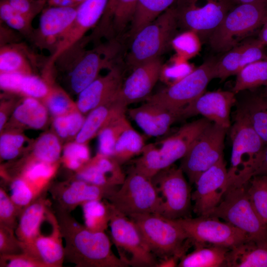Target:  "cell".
<instances>
[{"instance_id":"cell-1","label":"cell","mask_w":267,"mask_h":267,"mask_svg":"<svg viewBox=\"0 0 267 267\" xmlns=\"http://www.w3.org/2000/svg\"><path fill=\"white\" fill-rule=\"evenodd\" d=\"M65 242V260L76 267H127L112 251L110 238L78 222L69 212L56 209L55 214Z\"/></svg>"},{"instance_id":"cell-2","label":"cell","mask_w":267,"mask_h":267,"mask_svg":"<svg viewBox=\"0 0 267 267\" xmlns=\"http://www.w3.org/2000/svg\"><path fill=\"white\" fill-rule=\"evenodd\" d=\"M267 18V2L237 4L227 13L208 41L214 51L225 52L259 32Z\"/></svg>"},{"instance_id":"cell-3","label":"cell","mask_w":267,"mask_h":267,"mask_svg":"<svg viewBox=\"0 0 267 267\" xmlns=\"http://www.w3.org/2000/svg\"><path fill=\"white\" fill-rule=\"evenodd\" d=\"M179 29L173 5L133 38L126 55L127 65L133 69L144 62L159 58L171 47Z\"/></svg>"},{"instance_id":"cell-4","label":"cell","mask_w":267,"mask_h":267,"mask_svg":"<svg viewBox=\"0 0 267 267\" xmlns=\"http://www.w3.org/2000/svg\"><path fill=\"white\" fill-rule=\"evenodd\" d=\"M230 130L232 148L227 188L247 183L254 163L266 145L248 120L237 111Z\"/></svg>"},{"instance_id":"cell-5","label":"cell","mask_w":267,"mask_h":267,"mask_svg":"<svg viewBox=\"0 0 267 267\" xmlns=\"http://www.w3.org/2000/svg\"><path fill=\"white\" fill-rule=\"evenodd\" d=\"M129 217L138 227L151 252L160 260L178 253L186 254L192 246L174 220L155 213L135 214Z\"/></svg>"},{"instance_id":"cell-6","label":"cell","mask_w":267,"mask_h":267,"mask_svg":"<svg viewBox=\"0 0 267 267\" xmlns=\"http://www.w3.org/2000/svg\"><path fill=\"white\" fill-rule=\"evenodd\" d=\"M206 216L221 219L245 232L251 240L267 244V224L255 210L246 184L228 187L219 204Z\"/></svg>"},{"instance_id":"cell-7","label":"cell","mask_w":267,"mask_h":267,"mask_svg":"<svg viewBox=\"0 0 267 267\" xmlns=\"http://www.w3.org/2000/svg\"><path fill=\"white\" fill-rule=\"evenodd\" d=\"M237 4L234 0H177L173 6L179 29L196 32L204 42Z\"/></svg>"},{"instance_id":"cell-8","label":"cell","mask_w":267,"mask_h":267,"mask_svg":"<svg viewBox=\"0 0 267 267\" xmlns=\"http://www.w3.org/2000/svg\"><path fill=\"white\" fill-rule=\"evenodd\" d=\"M106 199L116 210L128 217L162 213V199L151 179L132 169L120 187Z\"/></svg>"},{"instance_id":"cell-9","label":"cell","mask_w":267,"mask_h":267,"mask_svg":"<svg viewBox=\"0 0 267 267\" xmlns=\"http://www.w3.org/2000/svg\"><path fill=\"white\" fill-rule=\"evenodd\" d=\"M111 206L109 223L110 236L120 259L128 267H157L158 261L147 245L136 224L129 217Z\"/></svg>"},{"instance_id":"cell-10","label":"cell","mask_w":267,"mask_h":267,"mask_svg":"<svg viewBox=\"0 0 267 267\" xmlns=\"http://www.w3.org/2000/svg\"><path fill=\"white\" fill-rule=\"evenodd\" d=\"M194 248L215 245L232 249L250 239L243 231L230 223L211 216H197L174 220Z\"/></svg>"},{"instance_id":"cell-11","label":"cell","mask_w":267,"mask_h":267,"mask_svg":"<svg viewBox=\"0 0 267 267\" xmlns=\"http://www.w3.org/2000/svg\"><path fill=\"white\" fill-rule=\"evenodd\" d=\"M216 61L215 58L206 60L182 79L149 95L145 101L170 110H181L203 93L210 81L215 79Z\"/></svg>"},{"instance_id":"cell-12","label":"cell","mask_w":267,"mask_h":267,"mask_svg":"<svg viewBox=\"0 0 267 267\" xmlns=\"http://www.w3.org/2000/svg\"><path fill=\"white\" fill-rule=\"evenodd\" d=\"M227 129L211 123L193 142L182 158L179 167L190 184H194L205 171L223 157Z\"/></svg>"},{"instance_id":"cell-13","label":"cell","mask_w":267,"mask_h":267,"mask_svg":"<svg viewBox=\"0 0 267 267\" xmlns=\"http://www.w3.org/2000/svg\"><path fill=\"white\" fill-rule=\"evenodd\" d=\"M184 173L174 164L156 174L151 180L162 201L161 215L177 220L190 217L192 192Z\"/></svg>"},{"instance_id":"cell-14","label":"cell","mask_w":267,"mask_h":267,"mask_svg":"<svg viewBox=\"0 0 267 267\" xmlns=\"http://www.w3.org/2000/svg\"><path fill=\"white\" fill-rule=\"evenodd\" d=\"M78 49L72 62L70 82L72 89L79 93L98 78L102 69H110L116 65L121 44L117 39H111L89 50Z\"/></svg>"},{"instance_id":"cell-15","label":"cell","mask_w":267,"mask_h":267,"mask_svg":"<svg viewBox=\"0 0 267 267\" xmlns=\"http://www.w3.org/2000/svg\"><path fill=\"white\" fill-rule=\"evenodd\" d=\"M108 1L84 0L77 7L74 20L51 53L47 61V67H51L61 56L78 44L89 30L97 25Z\"/></svg>"},{"instance_id":"cell-16","label":"cell","mask_w":267,"mask_h":267,"mask_svg":"<svg viewBox=\"0 0 267 267\" xmlns=\"http://www.w3.org/2000/svg\"><path fill=\"white\" fill-rule=\"evenodd\" d=\"M227 179L223 157L198 177L191 196L192 210L197 216H207L219 204L226 190Z\"/></svg>"},{"instance_id":"cell-17","label":"cell","mask_w":267,"mask_h":267,"mask_svg":"<svg viewBox=\"0 0 267 267\" xmlns=\"http://www.w3.org/2000/svg\"><path fill=\"white\" fill-rule=\"evenodd\" d=\"M211 123L204 117L187 123L161 141L160 146L157 147L154 154L160 171L174 165L183 158L197 137Z\"/></svg>"},{"instance_id":"cell-18","label":"cell","mask_w":267,"mask_h":267,"mask_svg":"<svg viewBox=\"0 0 267 267\" xmlns=\"http://www.w3.org/2000/svg\"><path fill=\"white\" fill-rule=\"evenodd\" d=\"M163 62L157 58L138 65L123 81L114 99L127 107L129 105L146 99L149 95L160 76Z\"/></svg>"},{"instance_id":"cell-19","label":"cell","mask_w":267,"mask_h":267,"mask_svg":"<svg viewBox=\"0 0 267 267\" xmlns=\"http://www.w3.org/2000/svg\"><path fill=\"white\" fill-rule=\"evenodd\" d=\"M235 94L228 90L205 91L182 108L181 119L201 115L228 130L231 127L230 111L236 101Z\"/></svg>"},{"instance_id":"cell-20","label":"cell","mask_w":267,"mask_h":267,"mask_svg":"<svg viewBox=\"0 0 267 267\" xmlns=\"http://www.w3.org/2000/svg\"><path fill=\"white\" fill-rule=\"evenodd\" d=\"M77 7L49 6L44 9L32 35L37 46L52 53L74 21Z\"/></svg>"},{"instance_id":"cell-21","label":"cell","mask_w":267,"mask_h":267,"mask_svg":"<svg viewBox=\"0 0 267 267\" xmlns=\"http://www.w3.org/2000/svg\"><path fill=\"white\" fill-rule=\"evenodd\" d=\"M118 187L98 185L75 178L49 189L56 203V209L70 213L87 202L106 199Z\"/></svg>"},{"instance_id":"cell-22","label":"cell","mask_w":267,"mask_h":267,"mask_svg":"<svg viewBox=\"0 0 267 267\" xmlns=\"http://www.w3.org/2000/svg\"><path fill=\"white\" fill-rule=\"evenodd\" d=\"M46 218L52 227L51 234L44 235L40 233L29 242H21L23 252L36 258L46 267H61L65 261V250L58 222L50 209Z\"/></svg>"},{"instance_id":"cell-23","label":"cell","mask_w":267,"mask_h":267,"mask_svg":"<svg viewBox=\"0 0 267 267\" xmlns=\"http://www.w3.org/2000/svg\"><path fill=\"white\" fill-rule=\"evenodd\" d=\"M123 79V70L116 65L107 74L98 77L79 93L77 102L79 110L86 113L112 100Z\"/></svg>"},{"instance_id":"cell-24","label":"cell","mask_w":267,"mask_h":267,"mask_svg":"<svg viewBox=\"0 0 267 267\" xmlns=\"http://www.w3.org/2000/svg\"><path fill=\"white\" fill-rule=\"evenodd\" d=\"M181 110H170L146 101L139 106L130 109L128 114L147 135L159 136L166 133L175 122L181 119Z\"/></svg>"},{"instance_id":"cell-25","label":"cell","mask_w":267,"mask_h":267,"mask_svg":"<svg viewBox=\"0 0 267 267\" xmlns=\"http://www.w3.org/2000/svg\"><path fill=\"white\" fill-rule=\"evenodd\" d=\"M126 177L121 165L114 158L98 153L78 170L76 179L100 186L118 187Z\"/></svg>"},{"instance_id":"cell-26","label":"cell","mask_w":267,"mask_h":267,"mask_svg":"<svg viewBox=\"0 0 267 267\" xmlns=\"http://www.w3.org/2000/svg\"><path fill=\"white\" fill-rule=\"evenodd\" d=\"M138 0H108L104 13L97 25L94 38L115 39L133 19Z\"/></svg>"},{"instance_id":"cell-27","label":"cell","mask_w":267,"mask_h":267,"mask_svg":"<svg viewBox=\"0 0 267 267\" xmlns=\"http://www.w3.org/2000/svg\"><path fill=\"white\" fill-rule=\"evenodd\" d=\"M43 194L24 208L18 219L15 233L23 243L31 241L41 233V225L46 218L49 209V201Z\"/></svg>"},{"instance_id":"cell-28","label":"cell","mask_w":267,"mask_h":267,"mask_svg":"<svg viewBox=\"0 0 267 267\" xmlns=\"http://www.w3.org/2000/svg\"><path fill=\"white\" fill-rule=\"evenodd\" d=\"M225 267H267V244L248 239L230 249Z\"/></svg>"},{"instance_id":"cell-29","label":"cell","mask_w":267,"mask_h":267,"mask_svg":"<svg viewBox=\"0 0 267 267\" xmlns=\"http://www.w3.org/2000/svg\"><path fill=\"white\" fill-rule=\"evenodd\" d=\"M126 111L127 107L113 99L95 108L84 121L76 136L77 142H86L100 131L114 115Z\"/></svg>"},{"instance_id":"cell-30","label":"cell","mask_w":267,"mask_h":267,"mask_svg":"<svg viewBox=\"0 0 267 267\" xmlns=\"http://www.w3.org/2000/svg\"><path fill=\"white\" fill-rule=\"evenodd\" d=\"M243 115L267 145V97L256 95L244 100L236 110Z\"/></svg>"},{"instance_id":"cell-31","label":"cell","mask_w":267,"mask_h":267,"mask_svg":"<svg viewBox=\"0 0 267 267\" xmlns=\"http://www.w3.org/2000/svg\"><path fill=\"white\" fill-rule=\"evenodd\" d=\"M230 249L219 246L206 245L194 248L180 259L178 267H225Z\"/></svg>"},{"instance_id":"cell-32","label":"cell","mask_w":267,"mask_h":267,"mask_svg":"<svg viewBox=\"0 0 267 267\" xmlns=\"http://www.w3.org/2000/svg\"><path fill=\"white\" fill-rule=\"evenodd\" d=\"M177 0H138L131 23L129 36L133 38L139 30L171 7Z\"/></svg>"},{"instance_id":"cell-33","label":"cell","mask_w":267,"mask_h":267,"mask_svg":"<svg viewBox=\"0 0 267 267\" xmlns=\"http://www.w3.org/2000/svg\"><path fill=\"white\" fill-rule=\"evenodd\" d=\"M145 145L143 136L130 124L118 138L112 157L122 165L140 155Z\"/></svg>"},{"instance_id":"cell-34","label":"cell","mask_w":267,"mask_h":267,"mask_svg":"<svg viewBox=\"0 0 267 267\" xmlns=\"http://www.w3.org/2000/svg\"><path fill=\"white\" fill-rule=\"evenodd\" d=\"M57 165L33 160L24 168L20 176L36 190L39 195L45 193L51 178L53 177Z\"/></svg>"},{"instance_id":"cell-35","label":"cell","mask_w":267,"mask_h":267,"mask_svg":"<svg viewBox=\"0 0 267 267\" xmlns=\"http://www.w3.org/2000/svg\"><path fill=\"white\" fill-rule=\"evenodd\" d=\"M105 199L91 200L81 205L84 225L91 231L105 232L109 226L112 206Z\"/></svg>"},{"instance_id":"cell-36","label":"cell","mask_w":267,"mask_h":267,"mask_svg":"<svg viewBox=\"0 0 267 267\" xmlns=\"http://www.w3.org/2000/svg\"><path fill=\"white\" fill-rule=\"evenodd\" d=\"M267 84V57L249 64L237 74L232 91H240L266 86Z\"/></svg>"},{"instance_id":"cell-37","label":"cell","mask_w":267,"mask_h":267,"mask_svg":"<svg viewBox=\"0 0 267 267\" xmlns=\"http://www.w3.org/2000/svg\"><path fill=\"white\" fill-rule=\"evenodd\" d=\"M130 124L126 116V112L114 115L99 132V153L113 156L118 138Z\"/></svg>"},{"instance_id":"cell-38","label":"cell","mask_w":267,"mask_h":267,"mask_svg":"<svg viewBox=\"0 0 267 267\" xmlns=\"http://www.w3.org/2000/svg\"><path fill=\"white\" fill-rule=\"evenodd\" d=\"M18 45L4 44L0 48V73L31 74V67L26 54Z\"/></svg>"},{"instance_id":"cell-39","label":"cell","mask_w":267,"mask_h":267,"mask_svg":"<svg viewBox=\"0 0 267 267\" xmlns=\"http://www.w3.org/2000/svg\"><path fill=\"white\" fill-rule=\"evenodd\" d=\"M15 118L20 123L30 127L40 129L46 121V112L44 107L35 98L29 97L14 110Z\"/></svg>"},{"instance_id":"cell-40","label":"cell","mask_w":267,"mask_h":267,"mask_svg":"<svg viewBox=\"0 0 267 267\" xmlns=\"http://www.w3.org/2000/svg\"><path fill=\"white\" fill-rule=\"evenodd\" d=\"M248 197L257 214L267 224V175L252 177L246 184Z\"/></svg>"},{"instance_id":"cell-41","label":"cell","mask_w":267,"mask_h":267,"mask_svg":"<svg viewBox=\"0 0 267 267\" xmlns=\"http://www.w3.org/2000/svg\"><path fill=\"white\" fill-rule=\"evenodd\" d=\"M242 69V45L240 44L225 52L217 59L214 68L215 78L224 81Z\"/></svg>"},{"instance_id":"cell-42","label":"cell","mask_w":267,"mask_h":267,"mask_svg":"<svg viewBox=\"0 0 267 267\" xmlns=\"http://www.w3.org/2000/svg\"><path fill=\"white\" fill-rule=\"evenodd\" d=\"M202 43L201 38L196 32L183 30L174 37L172 41L171 47L176 54L189 60L199 53Z\"/></svg>"},{"instance_id":"cell-43","label":"cell","mask_w":267,"mask_h":267,"mask_svg":"<svg viewBox=\"0 0 267 267\" xmlns=\"http://www.w3.org/2000/svg\"><path fill=\"white\" fill-rule=\"evenodd\" d=\"M196 67L189 60L175 54L162 66L160 79L172 85L189 75Z\"/></svg>"},{"instance_id":"cell-44","label":"cell","mask_w":267,"mask_h":267,"mask_svg":"<svg viewBox=\"0 0 267 267\" xmlns=\"http://www.w3.org/2000/svg\"><path fill=\"white\" fill-rule=\"evenodd\" d=\"M0 20L11 29L27 36L33 34V18L16 11L5 0L0 1Z\"/></svg>"},{"instance_id":"cell-45","label":"cell","mask_w":267,"mask_h":267,"mask_svg":"<svg viewBox=\"0 0 267 267\" xmlns=\"http://www.w3.org/2000/svg\"><path fill=\"white\" fill-rule=\"evenodd\" d=\"M61 147L57 137L47 134L40 137L34 148V160L48 163H56L58 160Z\"/></svg>"},{"instance_id":"cell-46","label":"cell","mask_w":267,"mask_h":267,"mask_svg":"<svg viewBox=\"0 0 267 267\" xmlns=\"http://www.w3.org/2000/svg\"><path fill=\"white\" fill-rule=\"evenodd\" d=\"M9 189L11 199L22 210L40 196L33 187L20 176L12 180Z\"/></svg>"},{"instance_id":"cell-47","label":"cell","mask_w":267,"mask_h":267,"mask_svg":"<svg viewBox=\"0 0 267 267\" xmlns=\"http://www.w3.org/2000/svg\"><path fill=\"white\" fill-rule=\"evenodd\" d=\"M22 210L12 201L9 194L0 187V224L15 230Z\"/></svg>"},{"instance_id":"cell-48","label":"cell","mask_w":267,"mask_h":267,"mask_svg":"<svg viewBox=\"0 0 267 267\" xmlns=\"http://www.w3.org/2000/svg\"><path fill=\"white\" fill-rule=\"evenodd\" d=\"M89 160V150L83 143H71L64 150L63 161L69 169L78 171Z\"/></svg>"},{"instance_id":"cell-49","label":"cell","mask_w":267,"mask_h":267,"mask_svg":"<svg viewBox=\"0 0 267 267\" xmlns=\"http://www.w3.org/2000/svg\"><path fill=\"white\" fill-rule=\"evenodd\" d=\"M84 121L81 114L75 112L67 115L59 116L55 119L53 125L60 137H66L78 133Z\"/></svg>"},{"instance_id":"cell-50","label":"cell","mask_w":267,"mask_h":267,"mask_svg":"<svg viewBox=\"0 0 267 267\" xmlns=\"http://www.w3.org/2000/svg\"><path fill=\"white\" fill-rule=\"evenodd\" d=\"M46 84L40 78L31 74H23L17 92L34 98L43 97L49 92Z\"/></svg>"},{"instance_id":"cell-51","label":"cell","mask_w":267,"mask_h":267,"mask_svg":"<svg viewBox=\"0 0 267 267\" xmlns=\"http://www.w3.org/2000/svg\"><path fill=\"white\" fill-rule=\"evenodd\" d=\"M23 252L22 242L13 229L0 224V255H13Z\"/></svg>"},{"instance_id":"cell-52","label":"cell","mask_w":267,"mask_h":267,"mask_svg":"<svg viewBox=\"0 0 267 267\" xmlns=\"http://www.w3.org/2000/svg\"><path fill=\"white\" fill-rule=\"evenodd\" d=\"M0 267H46L41 261L23 252L13 255H0Z\"/></svg>"},{"instance_id":"cell-53","label":"cell","mask_w":267,"mask_h":267,"mask_svg":"<svg viewBox=\"0 0 267 267\" xmlns=\"http://www.w3.org/2000/svg\"><path fill=\"white\" fill-rule=\"evenodd\" d=\"M24 138L18 134H5L0 138V155L3 160H11L19 153Z\"/></svg>"},{"instance_id":"cell-54","label":"cell","mask_w":267,"mask_h":267,"mask_svg":"<svg viewBox=\"0 0 267 267\" xmlns=\"http://www.w3.org/2000/svg\"><path fill=\"white\" fill-rule=\"evenodd\" d=\"M16 11L32 18L40 12L47 2L44 0H5Z\"/></svg>"},{"instance_id":"cell-55","label":"cell","mask_w":267,"mask_h":267,"mask_svg":"<svg viewBox=\"0 0 267 267\" xmlns=\"http://www.w3.org/2000/svg\"><path fill=\"white\" fill-rule=\"evenodd\" d=\"M46 96L47 106L52 114L61 116L68 110L70 101L62 92L57 90H49Z\"/></svg>"},{"instance_id":"cell-56","label":"cell","mask_w":267,"mask_h":267,"mask_svg":"<svg viewBox=\"0 0 267 267\" xmlns=\"http://www.w3.org/2000/svg\"><path fill=\"white\" fill-rule=\"evenodd\" d=\"M267 175V145H266L257 158L253 165L251 178L256 175Z\"/></svg>"},{"instance_id":"cell-57","label":"cell","mask_w":267,"mask_h":267,"mask_svg":"<svg viewBox=\"0 0 267 267\" xmlns=\"http://www.w3.org/2000/svg\"><path fill=\"white\" fill-rule=\"evenodd\" d=\"M84 0H48L49 6L77 7Z\"/></svg>"},{"instance_id":"cell-58","label":"cell","mask_w":267,"mask_h":267,"mask_svg":"<svg viewBox=\"0 0 267 267\" xmlns=\"http://www.w3.org/2000/svg\"><path fill=\"white\" fill-rule=\"evenodd\" d=\"M257 39L265 46H267V18L258 33Z\"/></svg>"},{"instance_id":"cell-59","label":"cell","mask_w":267,"mask_h":267,"mask_svg":"<svg viewBox=\"0 0 267 267\" xmlns=\"http://www.w3.org/2000/svg\"><path fill=\"white\" fill-rule=\"evenodd\" d=\"M237 3H247L258 2H267V0H234Z\"/></svg>"},{"instance_id":"cell-60","label":"cell","mask_w":267,"mask_h":267,"mask_svg":"<svg viewBox=\"0 0 267 267\" xmlns=\"http://www.w3.org/2000/svg\"><path fill=\"white\" fill-rule=\"evenodd\" d=\"M6 120V116L3 113H0V130L3 127Z\"/></svg>"},{"instance_id":"cell-61","label":"cell","mask_w":267,"mask_h":267,"mask_svg":"<svg viewBox=\"0 0 267 267\" xmlns=\"http://www.w3.org/2000/svg\"><path fill=\"white\" fill-rule=\"evenodd\" d=\"M265 94L264 95L267 97V84L265 86Z\"/></svg>"},{"instance_id":"cell-62","label":"cell","mask_w":267,"mask_h":267,"mask_svg":"<svg viewBox=\"0 0 267 267\" xmlns=\"http://www.w3.org/2000/svg\"><path fill=\"white\" fill-rule=\"evenodd\" d=\"M46 0V1H47L48 0Z\"/></svg>"}]
</instances>
